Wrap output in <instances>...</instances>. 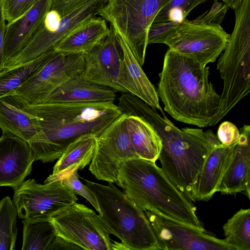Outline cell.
<instances>
[{"label":"cell","instance_id":"35","mask_svg":"<svg viewBox=\"0 0 250 250\" xmlns=\"http://www.w3.org/2000/svg\"><path fill=\"white\" fill-rule=\"evenodd\" d=\"M239 136L237 127L232 123L225 121L220 125L216 137L222 145L229 146L237 142Z\"/></svg>","mask_w":250,"mask_h":250},{"label":"cell","instance_id":"4","mask_svg":"<svg viewBox=\"0 0 250 250\" xmlns=\"http://www.w3.org/2000/svg\"><path fill=\"white\" fill-rule=\"evenodd\" d=\"M93 191L99 215L109 233L118 237L128 250H160L156 236L144 210L114 186L83 179Z\"/></svg>","mask_w":250,"mask_h":250},{"label":"cell","instance_id":"3","mask_svg":"<svg viewBox=\"0 0 250 250\" xmlns=\"http://www.w3.org/2000/svg\"><path fill=\"white\" fill-rule=\"evenodd\" d=\"M116 185L140 208L205 231L196 207L155 162L135 158L122 163Z\"/></svg>","mask_w":250,"mask_h":250},{"label":"cell","instance_id":"32","mask_svg":"<svg viewBox=\"0 0 250 250\" xmlns=\"http://www.w3.org/2000/svg\"><path fill=\"white\" fill-rule=\"evenodd\" d=\"M0 0L3 16L9 23L26 13L38 0Z\"/></svg>","mask_w":250,"mask_h":250},{"label":"cell","instance_id":"33","mask_svg":"<svg viewBox=\"0 0 250 250\" xmlns=\"http://www.w3.org/2000/svg\"><path fill=\"white\" fill-rule=\"evenodd\" d=\"M178 23L174 21L152 22L147 33V45L152 43L164 44Z\"/></svg>","mask_w":250,"mask_h":250},{"label":"cell","instance_id":"22","mask_svg":"<svg viewBox=\"0 0 250 250\" xmlns=\"http://www.w3.org/2000/svg\"><path fill=\"white\" fill-rule=\"evenodd\" d=\"M116 92L87 80L80 75L61 85L44 103L114 102Z\"/></svg>","mask_w":250,"mask_h":250},{"label":"cell","instance_id":"11","mask_svg":"<svg viewBox=\"0 0 250 250\" xmlns=\"http://www.w3.org/2000/svg\"><path fill=\"white\" fill-rule=\"evenodd\" d=\"M126 116L122 113L97 138L89 170L98 180L116 184L122 163L139 158L130 139Z\"/></svg>","mask_w":250,"mask_h":250},{"label":"cell","instance_id":"12","mask_svg":"<svg viewBox=\"0 0 250 250\" xmlns=\"http://www.w3.org/2000/svg\"><path fill=\"white\" fill-rule=\"evenodd\" d=\"M84 63L83 53L56 51L37 73L17 88L13 94L29 104L44 103L61 85L82 75Z\"/></svg>","mask_w":250,"mask_h":250},{"label":"cell","instance_id":"37","mask_svg":"<svg viewBox=\"0 0 250 250\" xmlns=\"http://www.w3.org/2000/svg\"><path fill=\"white\" fill-rule=\"evenodd\" d=\"M5 21L0 0V71L4 68L5 64L4 53V39L6 28Z\"/></svg>","mask_w":250,"mask_h":250},{"label":"cell","instance_id":"9","mask_svg":"<svg viewBox=\"0 0 250 250\" xmlns=\"http://www.w3.org/2000/svg\"><path fill=\"white\" fill-rule=\"evenodd\" d=\"M229 36L220 25L186 19L178 23L164 44L173 51L206 66L214 62L222 53Z\"/></svg>","mask_w":250,"mask_h":250},{"label":"cell","instance_id":"39","mask_svg":"<svg viewBox=\"0 0 250 250\" xmlns=\"http://www.w3.org/2000/svg\"><path fill=\"white\" fill-rule=\"evenodd\" d=\"M234 10L238 8L241 4L243 0H221Z\"/></svg>","mask_w":250,"mask_h":250},{"label":"cell","instance_id":"5","mask_svg":"<svg viewBox=\"0 0 250 250\" xmlns=\"http://www.w3.org/2000/svg\"><path fill=\"white\" fill-rule=\"evenodd\" d=\"M234 13V28L217 65L223 88L211 126L226 116L250 90V0H243Z\"/></svg>","mask_w":250,"mask_h":250},{"label":"cell","instance_id":"1","mask_svg":"<svg viewBox=\"0 0 250 250\" xmlns=\"http://www.w3.org/2000/svg\"><path fill=\"white\" fill-rule=\"evenodd\" d=\"M17 96L21 106L39 119L42 137L29 145L35 160L44 163L59 159L68 145L81 135L98 137L122 114L112 102L31 104Z\"/></svg>","mask_w":250,"mask_h":250},{"label":"cell","instance_id":"19","mask_svg":"<svg viewBox=\"0 0 250 250\" xmlns=\"http://www.w3.org/2000/svg\"><path fill=\"white\" fill-rule=\"evenodd\" d=\"M0 129L2 134L16 136L29 145L38 142L42 136L38 117L21 106L15 94L0 97Z\"/></svg>","mask_w":250,"mask_h":250},{"label":"cell","instance_id":"8","mask_svg":"<svg viewBox=\"0 0 250 250\" xmlns=\"http://www.w3.org/2000/svg\"><path fill=\"white\" fill-rule=\"evenodd\" d=\"M14 190V203L18 215L25 221H50L78 200L72 190L60 181L41 184L28 179Z\"/></svg>","mask_w":250,"mask_h":250},{"label":"cell","instance_id":"31","mask_svg":"<svg viewBox=\"0 0 250 250\" xmlns=\"http://www.w3.org/2000/svg\"><path fill=\"white\" fill-rule=\"evenodd\" d=\"M79 167H75L60 180L68 187L75 194L82 196L86 199L99 212V208L96 198L92 191L79 180L78 173Z\"/></svg>","mask_w":250,"mask_h":250},{"label":"cell","instance_id":"25","mask_svg":"<svg viewBox=\"0 0 250 250\" xmlns=\"http://www.w3.org/2000/svg\"><path fill=\"white\" fill-rule=\"evenodd\" d=\"M126 123L131 143L139 157L155 163L162 148V141L155 130L137 116H127Z\"/></svg>","mask_w":250,"mask_h":250},{"label":"cell","instance_id":"10","mask_svg":"<svg viewBox=\"0 0 250 250\" xmlns=\"http://www.w3.org/2000/svg\"><path fill=\"white\" fill-rule=\"evenodd\" d=\"M50 221L56 235L83 250H111L110 233L101 217L83 204L75 203Z\"/></svg>","mask_w":250,"mask_h":250},{"label":"cell","instance_id":"2","mask_svg":"<svg viewBox=\"0 0 250 250\" xmlns=\"http://www.w3.org/2000/svg\"><path fill=\"white\" fill-rule=\"evenodd\" d=\"M209 67L168 49L157 93L164 110L175 120L200 127L211 126L220 95L209 82Z\"/></svg>","mask_w":250,"mask_h":250},{"label":"cell","instance_id":"7","mask_svg":"<svg viewBox=\"0 0 250 250\" xmlns=\"http://www.w3.org/2000/svg\"><path fill=\"white\" fill-rule=\"evenodd\" d=\"M170 0H104L97 12L121 34L140 65L145 62L149 28Z\"/></svg>","mask_w":250,"mask_h":250},{"label":"cell","instance_id":"15","mask_svg":"<svg viewBox=\"0 0 250 250\" xmlns=\"http://www.w3.org/2000/svg\"><path fill=\"white\" fill-rule=\"evenodd\" d=\"M110 29L109 35L102 42L83 54L82 76L90 82L125 93L117 83L122 51L114 32Z\"/></svg>","mask_w":250,"mask_h":250},{"label":"cell","instance_id":"17","mask_svg":"<svg viewBox=\"0 0 250 250\" xmlns=\"http://www.w3.org/2000/svg\"><path fill=\"white\" fill-rule=\"evenodd\" d=\"M113 31L122 51L118 84L126 92L138 97L150 106L162 111L156 89L143 70L126 41L121 34Z\"/></svg>","mask_w":250,"mask_h":250},{"label":"cell","instance_id":"20","mask_svg":"<svg viewBox=\"0 0 250 250\" xmlns=\"http://www.w3.org/2000/svg\"><path fill=\"white\" fill-rule=\"evenodd\" d=\"M110 31L104 19L89 17L80 21L53 48L58 52L84 54L102 42Z\"/></svg>","mask_w":250,"mask_h":250},{"label":"cell","instance_id":"36","mask_svg":"<svg viewBox=\"0 0 250 250\" xmlns=\"http://www.w3.org/2000/svg\"><path fill=\"white\" fill-rule=\"evenodd\" d=\"M89 0H53L51 9L56 10L62 17Z\"/></svg>","mask_w":250,"mask_h":250},{"label":"cell","instance_id":"13","mask_svg":"<svg viewBox=\"0 0 250 250\" xmlns=\"http://www.w3.org/2000/svg\"><path fill=\"white\" fill-rule=\"evenodd\" d=\"M163 250H235L224 239L148 210L144 211Z\"/></svg>","mask_w":250,"mask_h":250},{"label":"cell","instance_id":"26","mask_svg":"<svg viewBox=\"0 0 250 250\" xmlns=\"http://www.w3.org/2000/svg\"><path fill=\"white\" fill-rule=\"evenodd\" d=\"M56 52L53 48L32 61L14 67L4 68L0 71V97L13 94L17 88L37 73Z\"/></svg>","mask_w":250,"mask_h":250},{"label":"cell","instance_id":"38","mask_svg":"<svg viewBox=\"0 0 250 250\" xmlns=\"http://www.w3.org/2000/svg\"><path fill=\"white\" fill-rule=\"evenodd\" d=\"M80 250L81 247L67 242L62 237L56 235L49 245L46 250Z\"/></svg>","mask_w":250,"mask_h":250},{"label":"cell","instance_id":"27","mask_svg":"<svg viewBox=\"0 0 250 250\" xmlns=\"http://www.w3.org/2000/svg\"><path fill=\"white\" fill-rule=\"evenodd\" d=\"M225 241L235 250H250V209H240L224 225Z\"/></svg>","mask_w":250,"mask_h":250},{"label":"cell","instance_id":"29","mask_svg":"<svg viewBox=\"0 0 250 250\" xmlns=\"http://www.w3.org/2000/svg\"><path fill=\"white\" fill-rule=\"evenodd\" d=\"M16 206L6 196L0 201V250L15 249L17 235Z\"/></svg>","mask_w":250,"mask_h":250},{"label":"cell","instance_id":"6","mask_svg":"<svg viewBox=\"0 0 250 250\" xmlns=\"http://www.w3.org/2000/svg\"><path fill=\"white\" fill-rule=\"evenodd\" d=\"M158 159L167 178L191 202L195 187L211 150L221 144L211 130L184 128L180 134L162 141Z\"/></svg>","mask_w":250,"mask_h":250},{"label":"cell","instance_id":"14","mask_svg":"<svg viewBox=\"0 0 250 250\" xmlns=\"http://www.w3.org/2000/svg\"><path fill=\"white\" fill-rule=\"evenodd\" d=\"M104 0H89L62 17L57 30L50 32L41 24L24 45L5 62L4 68L27 62L52 49L80 21L97 15Z\"/></svg>","mask_w":250,"mask_h":250},{"label":"cell","instance_id":"30","mask_svg":"<svg viewBox=\"0 0 250 250\" xmlns=\"http://www.w3.org/2000/svg\"><path fill=\"white\" fill-rule=\"evenodd\" d=\"M208 0H170L155 17L153 22L184 21L196 6Z\"/></svg>","mask_w":250,"mask_h":250},{"label":"cell","instance_id":"21","mask_svg":"<svg viewBox=\"0 0 250 250\" xmlns=\"http://www.w3.org/2000/svg\"><path fill=\"white\" fill-rule=\"evenodd\" d=\"M52 1L38 0L23 15L6 24L4 46L5 62L24 45L41 23L51 8Z\"/></svg>","mask_w":250,"mask_h":250},{"label":"cell","instance_id":"34","mask_svg":"<svg viewBox=\"0 0 250 250\" xmlns=\"http://www.w3.org/2000/svg\"><path fill=\"white\" fill-rule=\"evenodd\" d=\"M229 8L226 3L214 0L210 9L192 21L198 23L221 25Z\"/></svg>","mask_w":250,"mask_h":250},{"label":"cell","instance_id":"28","mask_svg":"<svg viewBox=\"0 0 250 250\" xmlns=\"http://www.w3.org/2000/svg\"><path fill=\"white\" fill-rule=\"evenodd\" d=\"M22 250H46L56 236L51 221L29 222L23 221Z\"/></svg>","mask_w":250,"mask_h":250},{"label":"cell","instance_id":"18","mask_svg":"<svg viewBox=\"0 0 250 250\" xmlns=\"http://www.w3.org/2000/svg\"><path fill=\"white\" fill-rule=\"evenodd\" d=\"M250 126L244 125L232 146V154L217 192L234 194L245 192L250 198Z\"/></svg>","mask_w":250,"mask_h":250},{"label":"cell","instance_id":"16","mask_svg":"<svg viewBox=\"0 0 250 250\" xmlns=\"http://www.w3.org/2000/svg\"><path fill=\"white\" fill-rule=\"evenodd\" d=\"M35 160L26 141L2 134L0 137V187L17 188L30 174Z\"/></svg>","mask_w":250,"mask_h":250},{"label":"cell","instance_id":"24","mask_svg":"<svg viewBox=\"0 0 250 250\" xmlns=\"http://www.w3.org/2000/svg\"><path fill=\"white\" fill-rule=\"evenodd\" d=\"M97 137L90 134L81 135L71 142L55 165L52 173L44 184L60 181L75 167L83 169L91 162L97 143Z\"/></svg>","mask_w":250,"mask_h":250},{"label":"cell","instance_id":"23","mask_svg":"<svg viewBox=\"0 0 250 250\" xmlns=\"http://www.w3.org/2000/svg\"><path fill=\"white\" fill-rule=\"evenodd\" d=\"M232 146L220 144L208 155L195 187L196 201H207L217 192L222 177L230 159Z\"/></svg>","mask_w":250,"mask_h":250}]
</instances>
